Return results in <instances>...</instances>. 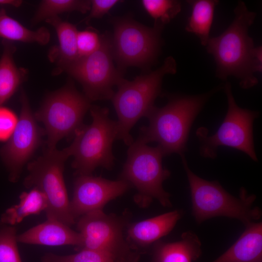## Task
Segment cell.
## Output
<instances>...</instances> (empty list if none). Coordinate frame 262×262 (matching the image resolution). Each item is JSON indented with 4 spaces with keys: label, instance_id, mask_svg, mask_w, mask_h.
<instances>
[{
    "label": "cell",
    "instance_id": "cell-1",
    "mask_svg": "<svg viewBox=\"0 0 262 262\" xmlns=\"http://www.w3.org/2000/svg\"><path fill=\"white\" fill-rule=\"evenodd\" d=\"M234 12L232 23L221 34L210 38L207 50L213 56L218 78L226 80L234 76L242 88L247 89L258 83L254 74L262 69V47H254L248 32L256 14L242 1L238 2Z\"/></svg>",
    "mask_w": 262,
    "mask_h": 262
},
{
    "label": "cell",
    "instance_id": "cell-2",
    "mask_svg": "<svg viewBox=\"0 0 262 262\" xmlns=\"http://www.w3.org/2000/svg\"><path fill=\"white\" fill-rule=\"evenodd\" d=\"M214 91L175 96L164 106H154L146 116L148 125L140 129L137 139L147 144L157 143L164 156L173 153L183 155L192 124Z\"/></svg>",
    "mask_w": 262,
    "mask_h": 262
},
{
    "label": "cell",
    "instance_id": "cell-3",
    "mask_svg": "<svg viewBox=\"0 0 262 262\" xmlns=\"http://www.w3.org/2000/svg\"><path fill=\"white\" fill-rule=\"evenodd\" d=\"M177 71V64L172 56L167 57L163 64L147 74L137 76L130 81L122 79L117 85V91L111 99L118 119L117 139L128 146L133 142L130 131L142 117H146L160 95L162 81L167 74Z\"/></svg>",
    "mask_w": 262,
    "mask_h": 262
},
{
    "label": "cell",
    "instance_id": "cell-4",
    "mask_svg": "<svg viewBox=\"0 0 262 262\" xmlns=\"http://www.w3.org/2000/svg\"><path fill=\"white\" fill-rule=\"evenodd\" d=\"M181 157L190 189L192 213L198 224L223 216L237 219L247 226L261 218L260 209L253 207L254 195H248L244 189L240 190L239 197L231 195L218 182L207 180L196 175L183 155Z\"/></svg>",
    "mask_w": 262,
    "mask_h": 262
},
{
    "label": "cell",
    "instance_id": "cell-5",
    "mask_svg": "<svg viewBox=\"0 0 262 262\" xmlns=\"http://www.w3.org/2000/svg\"><path fill=\"white\" fill-rule=\"evenodd\" d=\"M89 111L92 123L84 124L67 147L74 157L72 166L77 176L91 175L98 167L111 169L114 164L112 147L117 139L116 121L110 118L107 108L91 105Z\"/></svg>",
    "mask_w": 262,
    "mask_h": 262
},
{
    "label": "cell",
    "instance_id": "cell-6",
    "mask_svg": "<svg viewBox=\"0 0 262 262\" xmlns=\"http://www.w3.org/2000/svg\"><path fill=\"white\" fill-rule=\"evenodd\" d=\"M164 156L158 146L149 147L138 139L129 146L119 179L135 188L137 193L134 201L142 207L148 206L153 199L163 206H171L170 194L163 185L170 175L169 170L163 166Z\"/></svg>",
    "mask_w": 262,
    "mask_h": 262
},
{
    "label": "cell",
    "instance_id": "cell-7",
    "mask_svg": "<svg viewBox=\"0 0 262 262\" xmlns=\"http://www.w3.org/2000/svg\"><path fill=\"white\" fill-rule=\"evenodd\" d=\"M69 157L67 147L61 150L47 148L42 156L28 164L29 174L23 184L27 188H36L44 194L48 202L47 219H56L70 226L75 219L70 212L63 175L65 163Z\"/></svg>",
    "mask_w": 262,
    "mask_h": 262
},
{
    "label": "cell",
    "instance_id": "cell-8",
    "mask_svg": "<svg viewBox=\"0 0 262 262\" xmlns=\"http://www.w3.org/2000/svg\"><path fill=\"white\" fill-rule=\"evenodd\" d=\"M91 102L71 82L46 97L34 116L45 126L47 148H56L64 137H74L84 125L83 117L91 106Z\"/></svg>",
    "mask_w": 262,
    "mask_h": 262
},
{
    "label": "cell",
    "instance_id": "cell-9",
    "mask_svg": "<svg viewBox=\"0 0 262 262\" xmlns=\"http://www.w3.org/2000/svg\"><path fill=\"white\" fill-rule=\"evenodd\" d=\"M113 59L112 37L105 33L101 35L100 45L96 51L57 67L55 73L64 71L76 80L91 101L111 99L114 87L123 79Z\"/></svg>",
    "mask_w": 262,
    "mask_h": 262
},
{
    "label": "cell",
    "instance_id": "cell-10",
    "mask_svg": "<svg viewBox=\"0 0 262 262\" xmlns=\"http://www.w3.org/2000/svg\"><path fill=\"white\" fill-rule=\"evenodd\" d=\"M224 89L228 103L227 114L214 134L208 136L207 131L204 128L197 130L196 135L200 142V153L204 157L214 158L217 148L225 146L240 150L254 161H257L254 146L253 124L259 116V113L238 106L229 82L226 83Z\"/></svg>",
    "mask_w": 262,
    "mask_h": 262
},
{
    "label": "cell",
    "instance_id": "cell-11",
    "mask_svg": "<svg viewBox=\"0 0 262 262\" xmlns=\"http://www.w3.org/2000/svg\"><path fill=\"white\" fill-rule=\"evenodd\" d=\"M112 52L120 69L129 66L146 67L155 60L161 45L163 26L149 28L131 18L112 19Z\"/></svg>",
    "mask_w": 262,
    "mask_h": 262
},
{
    "label": "cell",
    "instance_id": "cell-12",
    "mask_svg": "<svg viewBox=\"0 0 262 262\" xmlns=\"http://www.w3.org/2000/svg\"><path fill=\"white\" fill-rule=\"evenodd\" d=\"M77 227L82 238L78 250L99 251L116 262H127L132 254L124 238V221L115 215L107 214L103 210L92 211L81 216Z\"/></svg>",
    "mask_w": 262,
    "mask_h": 262
},
{
    "label": "cell",
    "instance_id": "cell-13",
    "mask_svg": "<svg viewBox=\"0 0 262 262\" xmlns=\"http://www.w3.org/2000/svg\"><path fill=\"white\" fill-rule=\"evenodd\" d=\"M21 111L16 127L6 144L0 148V156L9 172V180L16 182L25 164L42 143L45 130L37 124L28 97L20 96Z\"/></svg>",
    "mask_w": 262,
    "mask_h": 262
},
{
    "label": "cell",
    "instance_id": "cell-14",
    "mask_svg": "<svg viewBox=\"0 0 262 262\" xmlns=\"http://www.w3.org/2000/svg\"><path fill=\"white\" fill-rule=\"evenodd\" d=\"M131 187L121 179L111 180L92 175L77 176L70 201L71 214L76 219L89 212L102 210L108 202L123 195Z\"/></svg>",
    "mask_w": 262,
    "mask_h": 262
},
{
    "label": "cell",
    "instance_id": "cell-15",
    "mask_svg": "<svg viewBox=\"0 0 262 262\" xmlns=\"http://www.w3.org/2000/svg\"><path fill=\"white\" fill-rule=\"evenodd\" d=\"M54 219L47 220L17 236L18 242L49 246H75L78 248L82 238L79 232Z\"/></svg>",
    "mask_w": 262,
    "mask_h": 262
},
{
    "label": "cell",
    "instance_id": "cell-16",
    "mask_svg": "<svg viewBox=\"0 0 262 262\" xmlns=\"http://www.w3.org/2000/svg\"><path fill=\"white\" fill-rule=\"evenodd\" d=\"M182 214L180 211L174 210L130 225L128 242L141 247L155 244L173 229Z\"/></svg>",
    "mask_w": 262,
    "mask_h": 262
},
{
    "label": "cell",
    "instance_id": "cell-17",
    "mask_svg": "<svg viewBox=\"0 0 262 262\" xmlns=\"http://www.w3.org/2000/svg\"><path fill=\"white\" fill-rule=\"evenodd\" d=\"M212 262H262V223L253 222L237 240Z\"/></svg>",
    "mask_w": 262,
    "mask_h": 262
},
{
    "label": "cell",
    "instance_id": "cell-18",
    "mask_svg": "<svg viewBox=\"0 0 262 262\" xmlns=\"http://www.w3.org/2000/svg\"><path fill=\"white\" fill-rule=\"evenodd\" d=\"M154 245L151 262H193L200 256L201 243L194 232H184L179 241L165 243L158 241Z\"/></svg>",
    "mask_w": 262,
    "mask_h": 262
},
{
    "label": "cell",
    "instance_id": "cell-19",
    "mask_svg": "<svg viewBox=\"0 0 262 262\" xmlns=\"http://www.w3.org/2000/svg\"><path fill=\"white\" fill-rule=\"evenodd\" d=\"M55 29L59 41L58 46L49 50L48 58L51 62H56L57 67L70 63L79 58L77 47L76 26L55 16L45 20Z\"/></svg>",
    "mask_w": 262,
    "mask_h": 262
},
{
    "label": "cell",
    "instance_id": "cell-20",
    "mask_svg": "<svg viewBox=\"0 0 262 262\" xmlns=\"http://www.w3.org/2000/svg\"><path fill=\"white\" fill-rule=\"evenodd\" d=\"M3 44L4 49L0 59V106L16 91L27 74L26 69L17 67L14 62L15 46L7 41Z\"/></svg>",
    "mask_w": 262,
    "mask_h": 262
},
{
    "label": "cell",
    "instance_id": "cell-21",
    "mask_svg": "<svg viewBox=\"0 0 262 262\" xmlns=\"http://www.w3.org/2000/svg\"><path fill=\"white\" fill-rule=\"evenodd\" d=\"M17 204L7 209L0 217L2 224L13 226L21 222L26 217L39 214L48 207L47 199L38 189L32 188L29 192H22Z\"/></svg>",
    "mask_w": 262,
    "mask_h": 262
},
{
    "label": "cell",
    "instance_id": "cell-22",
    "mask_svg": "<svg viewBox=\"0 0 262 262\" xmlns=\"http://www.w3.org/2000/svg\"><path fill=\"white\" fill-rule=\"evenodd\" d=\"M192 13L185 28L187 32L195 34L203 46H206L210 38V32L214 11L219 1L215 0H188Z\"/></svg>",
    "mask_w": 262,
    "mask_h": 262
},
{
    "label": "cell",
    "instance_id": "cell-23",
    "mask_svg": "<svg viewBox=\"0 0 262 262\" xmlns=\"http://www.w3.org/2000/svg\"><path fill=\"white\" fill-rule=\"evenodd\" d=\"M0 37L8 41L47 44L50 40L49 30L41 27L35 31L26 28L9 16L4 9H0Z\"/></svg>",
    "mask_w": 262,
    "mask_h": 262
},
{
    "label": "cell",
    "instance_id": "cell-24",
    "mask_svg": "<svg viewBox=\"0 0 262 262\" xmlns=\"http://www.w3.org/2000/svg\"><path fill=\"white\" fill-rule=\"evenodd\" d=\"M91 0H43L41 1L32 22L36 24L59 14L78 11L84 14L90 11Z\"/></svg>",
    "mask_w": 262,
    "mask_h": 262
},
{
    "label": "cell",
    "instance_id": "cell-25",
    "mask_svg": "<svg viewBox=\"0 0 262 262\" xmlns=\"http://www.w3.org/2000/svg\"><path fill=\"white\" fill-rule=\"evenodd\" d=\"M142 5L154 19V25L164 26L180 11V1L174 0H143Z\"/></svg>",
    "mask_w": 262,
    "mask_h": 262
},
{
    "label": "cell",
    "instance_id": "cell-26",
    "mask_svg": "<svg viewBox=\"0 0 262 262\" xmlns=\"http://www.w3.org/2000/svg\"><path fill=\"white\" fill-rule=\"evenodd\" d=\"M41 262H116L111 257L102 252L83 249L73 254L59 255L52 253L45 254Z\"/></svg>",
    "mask_w": 262,
    "mask_h": 262
},
{
    "label": "cell",
    "instance_id": "cell-27",
    "mask_svg": "<svg viewBox=\"0 0 262 262\" xmlns=\"http://www.w3.org/2000/svg\"><path fill=\"white\" fill-rule=\"evenodd\" d=\"M16 229L13 226L0 228V262H22L17 243Z\"/></svg>",
    "mask_w": 262,
    "mask_h": 262
},
{
    "label": "cell",
    "instance_id": "cell-28",
    "mask_svg": "<svg viewBox=\"0 0 262 262\" xmlns=\"http://www.w3.org/2000/svg\"><path fill=\"white\" fill-rule=\"evenodd\" d=\"M101 43V35L92 27L78 31L77 47L79 57L88 56L96 51Z\"/></svg>",
    "mask_w": 262,
    "mask_h": 262
},
{
    "label": "cell",
    "instance_id": "cell-29",
    "mask_svg": "<svg viewBox=\"0 0 262 262\" xmlns=\"http://www.w3.org/2000/svg\"><path fill=\"white\" fill-rule=\"evenodd\" d=\"M18 120L13 111L0 106V141L9 139L16 127Z\"/></svg>",
    "mask_w": 262,
    "mask_h": 262
},
{
    "label": "cell",
    "instance_id": "cell-30",
    "mask_svg": "<svg viewBox=\"0 0 262 262\" xmlns=\"http://www.w3.org/2000/svg\"><path fill=\"white\" fill-rule=\"evenodd\" d=\"M120 1L118 0H91L89 14L82 22L84 21L87 24L93 18H101L107 14L112 7Z\"/></svg>",
    "mask_w": 262,
    "mask_h": 262
},
{
    "label": "cell",
    "instance_id": "cell-31",
    "mask_svg": "<svg viewBox=\"0 0 262 262\" xmlns=\"http://www.w3.org/2000/svg\"><path fill=\"white\" fill-rule=\"evenodd\" d=\"M22 3L21 0H0V5H8L18 7Z\"/></svg>",
    "mask_w": 262,
    "mask_h": 262
},
{
    "label": "cell",
    "instance_id": "cell-32",
    "mask_svg": "<svg viewBox=\"0 0 262 262\" xmlns=\"http://www.w3.org/2000/svg\"><path fill=\"white\" fill-rule=\"evenodd\" d=\"M139 256L136 254L132 253L130 257L127 262H137Z\"/></svg>",
    "mask_w": 262,
    "mask_h": 262
}]
</instances>
